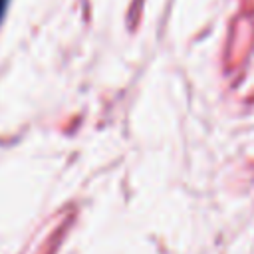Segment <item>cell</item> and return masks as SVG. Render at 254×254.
I'll use <instances>...</instances> for the list:
<instances>
[{"instance_id": "6da1fadb", "label": "cell", "mask_w": 254, "mask_h": 254, "mask_svg": "<svg viewBox=\"0 0 254 254\" xmlns=\"http://www.w3.org/2000/svg\"><path fill=\"white\" fill-rule=\"evenodd\" d=\"M8 2H10V0H0V22H2L4 14H6V6H8Z\"/></svg>"}]
</instances>
